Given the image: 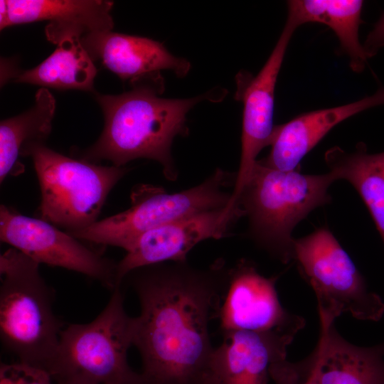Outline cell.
Segmentation results:
<instances>
[{
	"instance_id": "cell-1",
	"label": "cell",
	"mask_w": 384,
	"mask_h": 384,
	"mask_svg": "<svg viewBox=\"0 0 384 384\" xmlns=\"http://www.w3.org/2000/svg\"><path fill=\"white\" fill-rule=\"evenodd\" d=\"M228 270L223 260L206 269L167 262L124 277L139 303L133 346L142 358L144 384L201 383L215 348L209 324L217 318Z\"/></svg>"
},
{
	"instance_id": "cell-2",
	"label": "cell",
	"mask_w": 384,
	"mask_h": 384,
	"mask_svg": "<svg viewBox=\"0 0 384 384\" xmlns=\"http://www.w3.org/2000/svg\"><path fill=\"white\" fill-rule=\"evenodd\" d=\"M130 84L132 88L122 94L96 95L104 115L103 130L93 144L75 151L74 156L93 164L108 161L116 166L149 159L159 162L165 177L174 181L178 173L171 149L176 136L188 134V112L198 102L216 100L211 97L225 92L215 89L192 98H163L160 73Z\"/></svg>"
},
{
	"instance_id": "cell-3",
	"label": "cell",
	"mask_w": 384,
	"mask_h": 384,
	"mask_svg": "<svg viewBox=\"0 0 384 384\" xmlns=\"http://www.w3.org/2000/svg\"><path fill=\"white\" fill-rule=\"evenodd\" d=\"M336 181L330 171H281L257 160L237 199L248 220L247 235L272 257L288 263L294 259V228L315 208L330 203L328 191Z\"/></svg>"
},
{
	"instance_id": "cell-4",
	"label": "cell",
	"mask_w": 384,
	"mask_h": 384,
	"mask_svg": "<svg viewBox=\"0 0 384 384\" xmlns=\"http://www.w3.org/2000/svg\"><path fill=\"white\" fill-rule=\"evenodd\" d=\"M112 292L95 319L63 329L46 368L56 384H144L142 374L127 361L134 343V317L125 310L122 286Z\"/></svg>"
},
{
	"instance_id": "cell-5",
	"label": "cell",
	"mask_w": 384,
	"mask_h": 384,
	"mask_svg": "<svg viewBox=\"0 0 384 384\" xmlns=\"http://www.w3.org/2000/svg\"><path fill=\"white\" fill-rule=\"evenodd\" d=\"M40 264L11 247L0 255V337L3 347L46 370L63 329L53 311V289Z\"/></svg>"
},
{
	"instance_id": "cell-6",
	"label": "cell",
	"mask_w": 384,
	"mask_h": 384,
	"mask_svg": "<svg viewBox=\"0 0 384 384\" xmlns=\"http://www.w3.org/2000/svg\"><path fill=\"white\" fill-rule=\"evenodd\" d=\"M41 189L40 219L65 229L83 230L98 220L114 186L129 171L127 166H103L58 153L45 144L27 149Z\"/></svg>"
},
{
	"instance_id": "cell-7",
	"label": "cell",
	"mask_w": 384,
	"mask_h": 384,
	"mask_svg": "<svg viewBox=\"0 0 384 384\" xmlns=\"http://www.w3.org/2000/svg\"><path fill=\"white\" fill-rule=\"evenodd\" d=\"M235 177L217 169L201 184L171 193L160 187L140 185L131 193L129 208L68 233L80 240L127 251L139 236L152 229L196 213L228 208L232 193L225 188L234 187Z\"/></svg>"
},
{
	"instance_id": "cell-8",
	"label": "cell",
	"mask_w": 384,
	"mask_h": 384,
	"mask_svg": "<svg viewBox=\"0 0 384 384\" xmlns=\"http://www.w3.org/2000/svg\"><path fill=\"white\" fill-rule=\"evenodd\" d=\"M294 259L315 292L320 324H334L343 314L376 321L384 314L380 296L366 283L338 241L326 228L294 240Z\"/></svg>"
},
{
	"instance_id": "cell-9",
	"label": "cell",
	"mask_w": 384,
	"mask_h": 384,
	"mask_svg": "<svg viewBox=\"0 0 384 384\" xmlns=\"http://www.w3.org/2000/svg\"><path fill=\"white\" fill-rule=\"evenodd\" d=\"M0 239L38 263L82 274L113 291L117 262L38 218L0 206Z\"/></svg>"
},
{
	"instance_id": "cell-10",
	"label": "cell",
	"mask_w": 384,
	"mask_h": 384,
	"mask_svg": "<svg viewBox=\"0 0 384 384\" xmlns=\"http://www.w3.org/2000/svg\"><path fill=\"white\" fill-rule=\"evenodd\" d=\"M297 28L287 17L278 41L259 73L253 76L249 72L241 71L236 75L235 98L243 104L241 156L230 206L237 204L259 153L270 145L275 127L273 117L276 83L287 47Z\"/></svg>"
},
{
	"instance_id": "cell-11",
	"label": "cell",
	"mask_w": 384,
	"mask_h": 384,
	"mask_svg": "<svg viewBox=\"0 0 384 384\" xmlns=\"http://www.w3.org/2000/svg\"><path fill=\"white\" fill-rule=\"evenodd\" d=\"M276 279L261 274L254 263L245 259L229 267L217 314L223 334L281 331L296 335L304 327V319L281 304Z\"/></svg>"
},
{
	"instance_id": "cell-12",
	"label": "cell",
	"mask_w": 384,
	"mask_h": 384,
	"mask_svg": "<svg viewBox=\"0 0 384 384\" xmlns=\"http://www.w3.org/2000/svg\"><path fill=\"white\" fill-rule=\"evenodd\" d=\"M244 216L240 207L211 210L180 218L152 229L139 236L117 262V287L132 271L144 266L186 262L188 252L207 239H220L230 235L235 223Z\"/></svg>"
},
{
	"instance_id": "cell-13",
	"label": "cell",
	"mask_w": 384,
	"mask_h": 384,
	"mask_svg": "<svg viewBox=\"0 0 384 384\" xmlns=\"http://www.w3.org/2000/svg\"><path fill=\"white\" fill-rule=\"evenodd\" d=\"M113 2L107 0H1L0 28L46 21L47 39L62 41L112 31Z\"/></svg>"
},
{
	"instance_id": "cell-14",
	"label": "cell",
	"mask_w": 384,
	"mask_h": 384,
	"mask_svg": "<svg viewBox=\"0 0 384 384\" xmlns=\"http://www.w3.org/2000/svg\"><path fill=\"white\" fill-rule=\"evenodd\" d=\"M313 354L302 364L300 373L314 384H384V343L354 345L343 338L334 324H320Z\"/></svg>"
},
{
	"instance_id": "cell-15",
	"label": "cell",
	"mask_w": 384,
	"mask_h": 384,
	"mask_svg": "<svg viewBox=\"0 0 384 384\" xmlns=\"http://www.w3.org/2000/svg\"><path fill=\"white\" fill-rule=\"evenodd\" d=\"M380 105H384V87L353 102L304 112L285 123L275 125L270 153L259 161L277 170H298L304 157L335 126L360 112Z\"/></svg>"
},
{
	"instance_id": "cell-16",
	"label": "cell",
	"mask_w": 384,
	"mask_h": 384,
	"mask_svg": "<svg viewBox=\"0 0 384 384\" xmlns=\"http://www.w3.org/2000/svg\"><path fill=\"white\" fill-rule=\"evenodd\" d=\"M223 335L210 362L211 370L222 384H267L270 370L287 362V348L295 336L281 331Z\"/></svg>"
},
{
	"instance_id": "cell-17",
	"label": "cell",
	"mask_w": 384,
	"mask_h": 384,
	"mask_svg": "<svg viewBox=\"0 0 384 384\" xmlns=\"http://www.w3.org/2000/svg\"><path fill=\"white\" fill-rule=\"evenodd\" d=\"M92 60L122 80H134L170 70L178 78L190 70V63L172 55L163 43L146 37L114 33H92L80 38Z\"/></svg>"
},
{
	"instance_id": "cell-18",
	"label": "cell",
	"mask_w": 384,
	"mask_h": 384,
	"mask_svg": "<svg viewBox=\"0 0 384 384\" xmlns=\"http://www.w3.org/2000/svg\"><path fill=\"white\" fill-rule=\"evenodd\" d=\"M287 16L298 28L307 23L327 26L336 36L342 51L348 56L351 69L362 72L368 58L360 41L359 28L363 21L361 0H291Z\"/></svg>"
},
{
	"instance_id": "cell-19",
	"label": "cell",
	"mask_w": 384,
	"mask_h": 384,
	"mask_svg": "<svg viewBox=\"0 0 384 384\" xmlns=\"http://www.w3.org/2000/svg\"><path fill=\"white\" fill-rule=\"evenodd\" d=\"M55 100L47 88H40L33 105L23 113L0 123V183L10 175L21 174L19 161L24 151L35 144H45L52 129Z\"/></svg>"
},
{
	"instance_id": "cell-20",
	"label": "cell",
	"mask_w": 384,
	"mask_h": 384,
	"mask_svg": "<svg viewBox=\"0 0 384 384\" xmlns=\"http://www.w3.org/2000/svg\"><path fill=\"white\" fill-rule=\"evenodd\" d=\"M324 159L336 181L349 182L360 195L384 243V151L369 154L361 142L351 152L334 146Z\"/></svg>"
},
{
	"instance_id": "cell-21",
	"label": "cell",
	"mask_w": 384,
	"mask_h": 384,
	"mask_svg": "<svg viewBox=\"0 0 384 384\" xmlns=\"http://www.w3.org/2000/svg\"><path fill=\"white\" fill-rule=\"evenodd\" d=\"M97 69L78 38H67L36 67L21 72L14 82L57 90H94Z\"/></svg>"
},
{
	"instance_id": "cell-22",
	"label": "cell",
	"mask_w": 384,
	"mask_h": 384,
	"mask_svg": "<svg viewBox=\"0 0 384 384\" xmlns=\"http://www.w3.org/2000/svg\"><path fill=\"white\" fill-rule=\"evenodd\" d=\"M45 370L23 362L1 364L0 384H53Z\"/></svg>"
},
{
	"instance_id": "cell-23",
	"label": "cell",
	"mask_w": 384,
	"mask_h": 384,
	"mask_svg": "<svg viewBox=\"0 0 384 384\" xmlns=\"http://www.w3.org/2000/svg\"><path fill=\"white\" fill-rule=\"evenodd\" d=\"M363 46L368 59L376 55L384 47V12L368 34Z\"/></svg>"
},
{
	"instance_id": "cell-24",
	"label": "cell",
	"mask_w": 384,
	"mask_h": 384,
	"mask_svg": "<svg viewBox=\"0 0 384 384\" xmlns=\"http://www.w3.org/2000/svg\"><path fill=\"white\" fill-rule=\"evenodd\" d=\"M201 384H222V383L210 369L203 378Z\"/></svg>"
},
{
	"instance_id": "cell-25",
	"label": "cell",
	"mask_w": 384,
	"mask_h": 384,
	"mask_svg": "<svg viewBox=\"0 0 384 384\" xmlns=\"http://www.w3.org/2000/svg\"><path fill=\"white\" fill-rule=\"evenodd\" d=\"M302 384H314V383L309 378H306L305 380Z\"/></svg>"
}]
</instances>
